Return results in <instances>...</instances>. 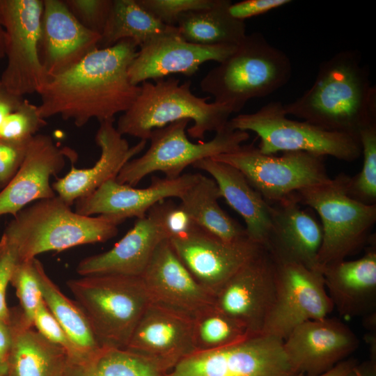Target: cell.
I'll list each match as a JSON object with an SVG mask.
<instances>
[{
    "instance_id": "1",
    "label": "cell",
    "mask_w": 376,
    "mask_h": 376,
    "mask_svg": "<svg viewBox=\"0 0 376 376\" xmlns=\"http://www.w3.org/2000/svg\"><path fill=\"white\" fill-rule=\"evenodd\" d=\"M138 46L123 40L107 48H97L67 71L49 79L39 92L40 116H59L79 127L92 119H114L136 100L140 86L134 85L129 67Z\"/></svg>"
},
{
    "instance_id": "2",
    "label": "cell",
    "mask_w": 376,
    "mask_h": 376,
    "mask_svg": "<svg viewBox=\"0 0 376 376\" xmlns=\"http://www.w3.org/2000/svg\"><path fill=\"white\" fill-rule=\"evenodd\" d=\"M283 110L324 130L359 136L376 123V88L359 55L343 51L322 62L312 86Z\"/></svg>"
},
{
    "instance_id": "3",
    "label": "cell",
    "mask_w": 376,
    "mask_h": 376,
    "mask_svg": "<svg viewBox=\"0 0 376 376\" xmlns=\"http://www.w3.org/2000/svg\"><path fill=\"white\" fill-rule=\"evenodd\" d=\"M124 221L113 216L78 214L56 195L22 209L2 235L15 247L19 262L47 251L105 242L117 235Z\"/></svg>"
},
{
    "instance_id": "4",
    "label": "cell",
    "mask_w": 376,
    "mask_h": 376,
    "mask_svg": "<svg viewBox=\"0 0 376 376\" xmlns=\"http://www.w3.org/2000/svg\"><path fill=\"white\" fill-rule=\"evenodd\" d=\"M191 84L171 77L143 81L133 104L118 118V132L147 141L153 130L182 120L193 121L187 133L196 139L220 131L233 113L224 105L207 102L208 97L195 95Z\"/></svg>"
},
{
    "instance_id": "5",
    "label": "cell",
    "mask_w": 376,
    "mask_h": 376,
    "mask_svg": "<svg viewBox=\"0 0 376 376\" xmlns=\"http://www.w3.org/2000/svg\"><path fill=\"white\" fill-rule=\"evenodd\" d=\"M289 57L258 32L246 34L234 52L203 77L201 89L232 113L254 98L275 92L290 80Z\"/></svg>"
},
{
    "instance_id": "6",
    "label": "cell",
    "mask_w": 376,
    "mask_h": 376,
    "mask_svg": "<svg viewBox=\"0 0 376 376\" xmlns=\"http://www.w3.org/2000/svg\"><path fill=\"white\" fill-rule=\"evenodd\" d=\"M67 285L100 345L125 349L150 303L141 277L90 275L70 279Z\"/></svg>"
},
{
    "instance_id": "7",
    "label": "cell",
    "mask_w": 376,
    "mask_h": 376,
    "mask_svg": "<svg viewBox=\"0 0 376 376\" xmlns=\"http://www.w3.org/2000/svg\"><path fill=\"white\" fill-rule=\"evenodd\" d=\"M349 175L301 189L295 194L301 205L314 210L321 220L322 240L318 261L321 269L345 260L368 245L376 223V205H366L347 194Z\"/></svg>"
},
{
    "instance_id": "8",
    "label": "cell",
    "mask_w": 376,
    "mask_h": 376,
    "mask_svg": "<svg viewBox=\"0 0 376 376\" xmlns=\"http://www.w3.org/2000/svg\"><path fill=\"white\" fill-rule=\"evenodd\" d=\"M228 124L233 130L255 132L260 139L258 150L267 155L305 152L345 162H353L361 155L359 136L292 120L280 102H271L253 113L239 114Z\"/></svg>"
},
{
    "instance_id": "9",
    "label": "cell",
    "mask_w": 376,
    "mask_h": 376,
    "mask_svg": "<svg viewBox=\"0 0 376 376\" xmlns=\"http://www.w3.org/2000/svg\"><path fill=\"white\" fill-rule=\"evenodd\" d=\"M188 120H178L152 131L148 149L130 160L116 180L132 187L148 175L162 172L167 178H177L196 162L235 150L249 138L247 132L232 129L228 123L210 141L194 143L188 139Z\"/></svg>"
},
{
    "instance_id": "10",
    "label": "cell",
    "mask_w": 376,
    "mask_h": 376,
    "mask_svg": "<svg viewBox=\"0 0 376 376\" xmlns=\"http://www.w3.org/2000/svg\"><path fill=\"white\" fill-rule=\"evenodd\" d=\"M43 0H0L7 64L0 86L15 95L39 93L48 80L40 56Z\"/></svg>"
},
{
    "instance_id": "11",
    "label": "cell",
    "mask_w": 376,
    "mask_h": 376,
    "mask_svg": "<svg viewBox=\"0 0 376 376\" xmlns=\"http://www.w3.org/2000/svg\"><path fill=\"white\" fill-rule=\"evenodd\" d=\"M240 170L269 204L308 187L329 182L324 157L305 152L281 156L262 153L253 144L212 157Z\"/></svg>"
},
{
    "instance_id": "12",
    "label": "cell",
    "mask_w": 376,
    "mask_h": 376,
    "mask_svg": "<svg viewBox=\"0 0 376 376\" xmlns=\"http://www.w3.org/2000/svg\"><path fill=\"white\" fill-rule=\"evenodd\" d=\"M283 340L260 334L226 347L196 351L165 376H297L283 348Z\"/></svg>"
},
{
    "instance_id": "13",
    "label": "cell",
    "mask_w": 376,
    "mask_h": 376,
    "mask_svg": "<svg viewBox=\"0 0 376 376\" xmlns=\"http://www.w3.org/2000/svg\"><path fill=\"white\" fill-rule=\"evenodd\" d=\"M275 280L274 299L262 334L283 340L298 325L328 317L334 308L322 269L275 263Z\"/></svg>"
},
{
    "instance_id": "14",
    "label": "cell",
    "mask_w": 376,
    "mask_h": 376,
    "mask_svg": "<svg viewBox=\"0 0 376 376\" xmlns=\"http://www.w3.org/2000/svg\"><path fill=\"white\" fill-rule=\"evenodd\" d=\"M275 263L261 251L237 271L213 297V306L246 327L262 334L275 295Z\"/></svg>"
},
{
    "instance_id": "15",
    "label": "cell",
    "mask_w": 376,
    "mask_h": 376,
    "mask_svg": "<svg viewBox=\"0 0 376 376\" xmlns=\"http://www.w3.org/2000/svg\"><path fill=\"white\" fill-rule=\"evenodd\" d=\"M169 241L194 278L213 297L263 248L249 237L225 242L200 227L185 237Z\"/></svg>"
},
{
    "instance_id": "16",
    "label": "cell",
    "mask_w": 376,
    "mask_h": 376,
    "mask_svg": "<svg viewBox=\"0 0 376 376\" xmlns=\"http://www.w3.org/2000/svg\"><path fill=\"white\" fill-rule=\"evenodd\" d=\"M355 333L336 318L308 320L296 327L283 340V348L297 375L322 374L354 352Z\"/></svg>"
},
{
    "instance_id": "17",
    "label": "cell",
    "mask_w": 376,
    "mask_h": 376,
    "mask_svg": "<svg viewBox=\"0 0 376 376\" xmlns=\"http://www.w3.org/2000/svg\"><path fill=\"white\" fill-rule=\"evenodd\" d=\"M141 279L151 304L189 319L213 305V296L194 278L169 240L158 245Z\"/></svg>"
},
{
    "instance_id": "18",
    "label": "cell",
    "mask_w": 376,
    "mask_h": 376,
    "mask_svg": "<svg viewBox=\"0 0 376 376\" xmlns=\"http://www.w3.org/2000/svg\"><path fill=\"white\" fill-rule=\"evenodd\" d=\"M68 159L75 160L71 149L59 147L49 135H35L18 171L0 191V217H14L29 203L56 196L50 178L63 169Z\"/></svg>"
},
{
    "instance_id": "19",
    "label": "cell",
    "mask_w": 376,
    "mask_h": 376,
    "mask_svg": "<svg viewBox=\"0 0 376 376\" xmlns=\"http://www.w3.org/2000/svg\"><path fill=\"white\" fill-rule=\"evenodd\" d=\"M197 175L185 173L177 178L152 177L150 185L145 188L110 180L90 195L77 199L75 212L85 216H113L123 221L141 219L157 203L171 198L180 199Z\"/></svg>"
},
{
    "instance_id": "20",
    "label": "cell",
    "mask_w": 376,
    "mask_h": 376,
    "mask_svg": "<svg viewBox=\"0 0 376 376\" xmlns=\"http://www.w3.org/2000/svg\"><path fill=\"white\" fill-rule=\"evenodd\" d=\"M236 46L201 45L186 41L179 33L164 35L139 47L129 67V78L139 86L175 73L192 76L207 61H223Z\"/></svg>"
},
{
    "instance_id": "21",
    "label": "cell",
    "mask_w": 376,
    "mask_h": 376,
    "mask_svg": "<svg viewBox=\"0 0 376 376\" xmlns=\"http://www.w3.org/2000/svg\"><path fill=\"white\" fill-rule=\"evenodd\" d=\"M270 205L271 229L264 249L273 260L322 269L318 258L322 230L313 212L301 207L295 193Z\"/></svg>"
},
{
    "instance_id": "22",
    "label": "cell",
    "mask_w": 376,
    "mask_h": 376,
    "mask_svg": "<svg viewBox=\"0 0 376 376\" xmlns=\"http://www.w3.org/2000/svg\"><path fill=\"white\" fill-rule=\"evenodd\" d=\"M100 40V35L84 27L64 1L43 0L40 56L48 80L97 49Z\"/></svg>"
},
{
    "instance_id": "23",
    "label": "cell",
    "mask_w": 376,
    "mask_h": 376,
    "mask_svg": "<svg viewBox=\"0 0 376 376\" xmlns=\"http://www.w3.org/2000/svg\"><path fill=\"white\" fill-rule=\"evenodd\" d=\"M125 349L150 359L166 373L196 352L191 319L150 303Z\"/></svg>"
},
{
    "instance_id": "24",
    "label": "cell",
    "mask_w": 376,
    "mask_h": 376,
    "mask_svg": "<svg viewBox=\"0 0 376 376\" xmlns=\"http://www.w3.org/2000/svg\"><path fill=\"white\" fill-rule=\"evenodd\" d=\"M95 143L100 156L90 168L77 169L72 165L69 172L57 178L52 187L57 196L71 206L82 197L94 192L104 183L116 180L123 167L143 151L147 141L140 140L130 146L114 125V119L100 122Z\"/></svg>"
},
{
    "instance_id": "25",
    "label": "cell",
    "mask_w": 376,
    "mask_h": 376,
    "mask_svg": "<svg viewBox=\"0 0 376 376\" xmlns=\"http://www.w3.org/2000/svg\"><path fill=\"white\" fill-rule=\"evenodd\" d=\"M364 255L322 268L329 298L339 314L364 318L376 313V242L373 236Z\"/></svg>"
},
{
    "instance_id": "26",
    "label": "cell",
    "mask_w": 376,
    "mask_h": 376,
    "mask_svg": "<svg viewBox=\"0 0 376 376\" xmlns=\"http://www.w3.org/2000/svg\"><path fill=\"white\" fill-rule=\"evenodd\" d=\"M167 240L153 214L136 219L133 227L109 250L82 259L76 271L81 276L116 274L141 277L155 249Z\"/></svg>"
},
{
    "instance_id": "27",
    "label": "cell",
    "mask_w": 376,
    "mask_h": 376,
    "mask_svg": "<svg viewBox=\"0 0 376 376\" xmlns=\"http://www.w3.org/2000/svg\"><path fill=\"white\" fill-rule=\"evenodd\" d=\"M192 166L212 177L221 197L245 222L248 237L264 248L271 229L272 205L240 170L228 164L210 157L196 162Z\"/></svg>"
},
{
    "instance_id": "28",
    "label": "cell",
    "mask_w": 376,
    "mask_h": 376,
    "mask_svg": "<svg viewBox=\"0 0 376 376\" xmlns=\"http://www.w3.org/2000/svg\"><path fill=\"white\" fill-rule=\"evenodd\" d=\"M10 309L13 340L6 376H64L65 351L26 325L20 308Z\"/></svg>"
},
{
    "instance_id": "29",
    "label": "cell",
    "mask_w": 376,
    "mask_h": 376,
    "mask_svg": "<svg viewBox=\"0 0 376 376\" xmlns=\"http://www.w3.org/2000/svg\"><path fill=\"white\" fill-rule=\"evenodd\" d=\"M215 181L198 173L194 182L180 197V204L201 228L225 242L248 237L246 230L219 204L221 198Z\"/></svg>"
},
{
    "instance_id": "30",
    "label": "cell",
    "mask_w": 376,
    "mask_h": 376,
    "mask_svg": "<svg viewBox=\"0 0 376 376\" xmlns=\"http://www.w3.org/2000/svg\"><path fill=\"white\" fill-rule=\"evenodd\" d=\"M231 3L217 0L210 8L182 14L176 24L180 36L201 45H237L246 35V24L230 15Z\"/></svg>"
},
{
    "instance_id": "31",
    "label": "cell",
    "mask_w": 376,
    "mask_h": 376,
    "mask_svg": "<svg viewBox=\"0 0 376 376\" xmlns=\"http://www.w3.org/2000/svg\"><path fill=\"white\" fill-rule=\"evenodd\" d=\"M176 33V26L163 24L137 0H113L98 48L110 47L126 39L139 48L157 38Z\"/></svg>"
},
{
    "instance_id": "32",
    "label": "cell",
    "mask_w": 376,
    "mask_h": 376,
    "mask_svg": "<svg viewBox=\"0 0 376 376\" xmlns=\"http://www.w3.org/2000/svg\"><path fill=\"white\" fill-rule=\"evenodd\" d=\"M36 267L43 300L79 352L81 357L79 363L89 359L102 347L98 343L85 314L77 303L61 292L37 258Z\"/></svg>"
},
{
    "instance_id": "33",
    "label": "cell",
    "mask_w": 376,
    "mask_h": 376,
    "mask_svg": "<svg viewBox=\"0 0 376 376\" xmlns=\"http://www.w3.org/2000/svg\"><path fill=\"white\" fill-rule=\"evenodd\" d=\"M155 362L127 349L102 348L89 359L68 363L64 376H165Z\"/></svg>"
},
{
    "instance_id": "34",
    "label": "cell",
    "mask_w": 376,
    "mask_h": 376,
    "mask_svg": "<svg viewBox=\"0 0 376 376\" xmlns=\"http://www.w3.org/2000/svg\"><path fill=\"white\" fill-rule=\"evenodd\" d=\"M191 321L196 351L226 347L253 336L241 323L213 305L199 313Z\"/></svg>"
},
{
    "instance_id": "35",
    "label": "cell",
    "mask_w": 376,
    "mask_h": 376,
    "mask_svg": "<svg viewBox=\"0 0 376 376\" xmlns=\"http://www.w3.org/2000/svg\"><path fill=\"white\" fill-rule=\"evenodd\" d=\"M363 155V166L359 173L350 176L347 194L366 205H376V123L359 134Z\"/></svg>"
},
{
    "instance_id": "36",
    "label": "cell",
    "mask_w": 376,
    "mask_h": 376,
    "mask_svg": "<svg viewBox=\"0 0 376 376\" xmlns=\"http://www.w3.org/2000/svg\"><path fill=\"white\" fill-rule=\"evenodd\" d=\"M36 258L18 262L10 282L15 288L22 318L26 325L31 327L36 311L40 302L43 300L36 267Z\"/></svg>"
},
{
    "instance_id": "37",
    "label": "cell",
    "mask_w": 376,
    "mask_h": 376,
    "mask_svg": "<svg viewBox=\"0 0 376 376\" xmlns=\"http://www.w3.org/2000/svg\"><path fill=\"white\" fill-rule=\"evenodd\" d=\"M47 124L40 114L38 105L24 99L0 127V139L15 143L29 142Z\"/></svg>"
},
{
    "instance_id": "38",
    "label": "cell",
    "mask_w": 376,
    "mask_h": 376,
    "mask_svg": "<svg viewBox=\"0 0 376 376\" xmlns=\"http://www.w3.org/2000/svg\"><path fill=\"white\" fill-rule=\"evenodd\" d=\"M150 211L169 240L185 237L199 228L179 203L170 199L155 205Z\"/></svg>"
},
{
    "instance_id": "39",
    "label": "cell",
    "mask_w": 376,
    "mask_h": 376,
    "mask_svg": "<svg viewBox=\"0 0 376 376\" xmlns=\"http://www.w3.org/2000/svg\"><path fill=\"white\" fill-rule=\"evenodd\" d=\"M33 327L45 338L63 349L68 354L69 363L81 362V357L60 324L52 314L44 300L36 311Z\"/></svg>"
},
{
    "instance_id": "40",
    "label": "cell",
    "mask_w": 376,
    "mask_h": 376,
    "mask_svg": "<svg viewBox=\"0 0 376 376\" xmlns=\"http://www.w3.org/2000/svg\"><path fill=\"white\" fill-rule=\"evenodd\" d=\"M217 0H137L138 3L160 22L176 26L184 13L212 7Z\"/></svg>"
},
{
    "instance_id": "41",
    "label": "cell",
    "mask_w": 376,
    "mask_h": 376,
    "mask_svg": "<svg viewBox=\"0 0 376 376\" xmlns=\"http://www.w3.org/2000/svg\"><path fill=\"white\" fill-rule=\"evenodd\" d=\"M64 2L84 27L101 36L113 0H64Z\"/></svg>"
},
{
    "instance_id": "42",
    "label": "cell",
    "mask_w": 376,
    "mask_h": 376,
    "mask_svg": "<svg viewBox=\"0 0 376 376\" xmlns=\"http://www.w3.org/2000/svg\"><path fill=\"white\" fill-rule=\"evenodd\" d=\"M18 262L15 247L2 235L0 239V319L8 322L10 319V309L6 303V290Z\"/></svg>"
},
{
    "instance_id": "43",
    "label": "cell",
    "mask_w": 376,
    "mask_h": 376,
    "mask_svg": "<svg viewBox=\"0 0 376 376\" xmlns=\"http://www.w3.org/2000/svg\"><path fill=\"white\" fill-rule=\"evenodd\" d=\"M29 141L15 143L0 139L1 189L10 182L18 171L25 157Z\"/></svg>"
},
{
    "instance_id": "44",
    "label": "cell",
    "mask_w": 376,
    "mask_h": 376,
    "mask_svg": "<svg viewBox=\"0 0 376 376\" xmlns=\"http://www.w3.org/2000/svg\"><path fill=\"white\" fill-rule=\"evenodd\" d=\"M290 2V0H244L232 3L228 10L234 18L244 21L247 18L263 15Z\"/></svg>"
},
{
    "instance_id": "45",
    "label": "cell",
    "mask_w": 376,
    "mask_h": 376,
    "mask_svg": "<svg viewBox=\"0 0 376 376\" xmlns=\"http://www.w3.org/2000/svg\"><path fill=\"white\" fill-rule=\"evenodd\" d=\"M13 340V329L10 321L0 319V374L6 376L8 359Z\"/></svg>"
},
{
    "instance_id": "46",
    "label": "cell",
    "mask_w": 376,
    "mask_h": 376,
    "mask_svg": "<svg viewBox=\"0 0 376 376\" xmlns=\"http://www.w3.org/2000/svg\"><path fill=\"white\" fill-rule=\"evenodd\" d=\"M24 97L0 86V127L6 118L21 104Z\"/></svg>"
},
{
    "instance_id": "47",
    "label": "cell",
    "mask_w": 376,
    "mask_h": 376,
    "mask_svg": "<svg viewBox=\"0 0 376 376\" xmlns=\"http://www.w3.org/2000/svg\"><path fill=\"white\" fill-rule=\"evenodd\" d=\"M345 376H376V357L354 365Z\"/></svg>"
},
{
    "instance_id": "48",
    "label": "cell",
    "mask_w": 376,
    "mask_h": 376,
    "mask_svg": "<svg viewBox=\"0 0 376 376\" xmlns=\"http://www.w3.org/2000/svg\"><path fill=\"white\" fill-rule=\"evenodd\" d=\"M357 363V361L354 359H345L337 363L329 370L315 376H345V374Z\"/></svg>"
},
{
    "instance_id": "49",
    "label": "cell",
    "mask_w": 376,
    "mask_h": 376,
    "mask_svg": "<svg viewBox=\"0 0 376 376\" xmlns=\"http://www.w3.org/2000/svg\"><path fill=\"white\" fill-rule=\"evenodd\" d=\"M5 56V33L0 24V58Z\"/></svg>"
},
{
    "instance_id": "50",
    "label": "cell",
    "mask_w": 376,
    "mask_h": 376,
    "mask_svg": "<svg viewBox=\"0 0 376 376\" xmlns=\"http://www.w3.org/2000/svg\"><path fill=\"white\" fill-rule=\"evenodd\" d=\"M0 376H2V375L0 374Z\"/></svg>"
}]
</instances>
